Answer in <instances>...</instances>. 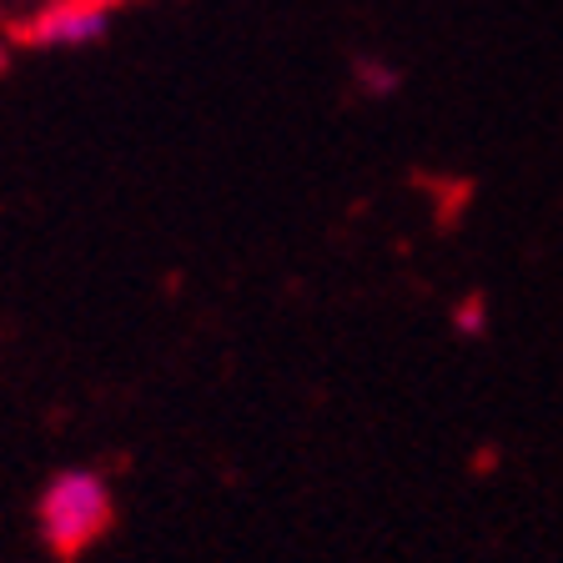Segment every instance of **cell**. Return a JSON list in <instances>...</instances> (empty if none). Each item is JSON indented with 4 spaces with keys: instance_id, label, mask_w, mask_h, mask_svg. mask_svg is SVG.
I'll return each instance as SVG.
<instances>
[{
    "instance_id": "cell-1",
    "label": "cell",
    "mask_w": 563,
    "mask_h": 563,
    "mask_svg": "<svg viewBox=\"0 0 563 563\" xmlns=\"http://www.w3.org/2000/svg\"><path fill=\"white\" fill-rule=\"evenodd\" d=\"M117 518V498L106 488L101 473L91 468H66L46 483L41 504H35V528L41 543L56 553L60 563H76L86 549L106 539V528Z\"/></svg>"
},
{
    "instance_id": "cell-3",
    "label": "cell",
    "mask_w": 563,
    "mask_h": 563,
    "mask_svg": "<svg viewBox=\"0 0 563 563\" xmlns=\"http://www.w3.org/2000/svg\"><path fill=\"white\" fill-rule=\"evenodd\" d=\"M101 5H117V0H101Z\"/></svg>"
},
{
    "instance_id": "cell-2",
    "label": "cell",
    "mask_w": 563,
    "mask_h": 563,
    "mask_svg": "<svg viewBox=\"0 0 563 563\" xmlns=\"http://www.w3.org/2000/svg\"><path fill=\"white\" fill-rule=\"evenodd\" d=\"M111 31V5L101 0H56L21 25L25 46H91Z\"/></svg>"
}]
</instances>
